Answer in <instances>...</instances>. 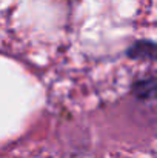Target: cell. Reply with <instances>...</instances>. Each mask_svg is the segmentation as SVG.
<instances>
[{"label":"cell","instance_id":"1","mask_svg":"<svg viewBox=\"0 0 157 158\" xmlns=\"http://www.w3.org/2000/svg\"><path fill=\"white\" fill-rule=\"evenodd\" d=\"M128 55L133 58H153L154 45L151 42H139L128 51Z\"/></svg>","mask_w":157,"mask_h":158},{"label":"cell","instance_id":"2","mask_svg":"<svg viewBox=\"0 0 157 158\" xmlns=\"http://www.w3.org/2000/svg\"><path fill=\"white\" fill-rule=\"evenodd\" d=\"M134 92L139 98H150L154 95V80H145V81H139L134 86Z\"/></svg>","mask_w":157,"mask_h":158}]
</instances>
